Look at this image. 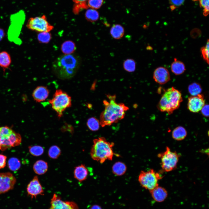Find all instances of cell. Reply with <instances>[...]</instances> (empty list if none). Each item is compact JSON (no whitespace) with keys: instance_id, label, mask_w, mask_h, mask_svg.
Wrapping results in <instances>:
<instances>
[{"instance_id":"cell-18","label":"cell","mask_w":209,"mask_h":209,"mask_svg":"<svg viewBox=\"0 0 209 209\" xmlns=\"http://www.w3.org/2000/svg\"><path fill=\"white\" fill-rule=\"evenodd\" d=\"M171 69L172 72L176 75L183 74L186 70L184 63L176 58H174V61L171 64Z\"/></svg>"},{"instance_id":"cell-21","label":"cell","mask_w":209,"mask_h":209,"mask_svg":"<svg viewBox=\"0 0 209 209\" xmlns=\"http://www.w3.org/2000/svg\"><path fill=\"white\" fill-rule=\"evenodd\" d=\"M187 135V132L185 129L181 126L175 128L172 131V136L175 140L180 141L183 140Z\"/></svg>"},{"instance_id":"cell-9","label":"cell","mask_w":209,"mask_h":209,"mask_svg":"<svg viewBox=\"0 0 209 209\" xmlns=\"http://www.w3.org/2000/svg\"><path fill=\"white\" fill-rule=\"evenodd\" d=\"M26 26L30 30L40 33L49 32L53 28L44 15L41 17L30 18L28 21Z\"/></svg>"},{"instance_id":"cell-39","label":"cell","mask_w":209,"mask_h":209,"mask_svg":"<svg viewBox=\"0 0 209 209\" xmlns=\"http://www.w3.org/2000/svg\"><path fill=\"white\" fill-rule=\"evenodd\" d=\"M202 114L204 116L208 117L209 116V105H205L201 110Z\"/></svg>"},{"instance_id":"cell-30","label":"cell","mask_w":209,"mask_h":209,"mask_svg":"<svg viewBox=\"0 0 209 209\" xmlns=\"http://www.w3.org/2000/svg\"><path fill=\"white\" fill-rule=\"evenodd\" d=\"M8 165L9 168L12 171L17 170L20 168L21 165L19 160L15 157L10 158L8 161Z\"/></svg>"},{"instance_id":"cell-36","label":"cell","mask_w":209,"mask_h":209,"mask_svg":"<svg viewBox=\"0 0 209 209\" xmlns=\"http://www.w3.org/2000/svg\"><path fill=\"white\" fill-rule=\"evenodd\" d=\"M199 1L200 6L203 8V14L205 16H206L209 14V0H193Z\"/></svg>"},{"instance_id":"cell-19","label":"cell","mask_w":209,"mask_h":209,"mask_svg":"<svg viewBox=\"0 0 209 209\" xmlns=\"http://www.w3.org/2000/svg\"><path fill=\"white\" fill-rule=\"evenodd\" d=\"M125 30L123 27L119 24L113 25L111 28L110 33L114 39H118L121 38L124 35Z\"/></svg>"},{"instance_id":"cell-12","label":"cell","mask_w":209,"mask_h":209,"mask_svg":"<svg viewBox=\"0 0 209 209\" xmlns=\"http://www.w3.org/2000/svg\"><path fill=\"white\" fill-rule=\"evenodd\" d=\"M205 105V100L204 96L202 94L191 96L188 98L187 107L191 112H198Z\"/></svg>"},{"instance_id":"cell-8","label":"cell","mask_w":209,"mask_h":209,"mask_svg":"<svg viewBox=\"0 0 209 209\" xmlns=\"http://www.w3.org/2000/svg\"><path fill=\"white\" fill-rule=\"evenodd\" d=\"M180 155L176 152L171 150L168 147L165 150L158 155L161 160V166L162 170L168 172L175 169L176 167Z\"/></svg>"},{"instance_id":"cell-15","label":"cell","mask_w":209,"mask_h":209,"mask_svg":"<svg viewBox=\"0 0 209 209\" xmlns=\"http://www.w3.org/2000/svg\"><path fill=\"white\" fill-rule=\"evenodd\" d=\"M149 191L153 199L157 202L163 201L167 198L168 195L167 192L165 188L158 186Z\"/></svg>"},{"instance_id":"cell-16","label":"cell","mask_w":209,"mask_h":209,"mask_svg":"<svg viewBox=\"0 0 209 209\" xmlns=\"http://www.w3.org/2000/svg\"><path fill=\"white\" fill-rule=\"evenodd\" d=\"M49 94L48 89L43 86L37 87L33 91L32 96L34 99L37 102L45 100L48 97Z\"/></svg>"},{"instance_id":"cell-10","label":"cell","mask_w":209,"mask_h":209,"mask_svg":"<svg viewBox=\"0 0 209 209\" xmlns=\"http://www.w3.org/2000/svg\"><path fill=\"white\" fill-rule=\"evenodd\" d=\"M16 182V178L11 173H0V194L5 193L12 190Z\"/></svg>"},{"instance_id":"cell-23","label":"cell","mask_w":209,"mask_h":209,"mask_svg":"<svg viewBox=\"0 0 209 209\" xmlns=\"http://www.w3.org/2000/svg\"><path fill=\"white\" fill-rule=\"evenodd\" d=\"M11 62L10 56L7 52L3 51L0 52V66L4 69L8 68Z\"/></svg>"},{"instance_id":"cell-37","label":"cell","mask_w":209,"mask_h":209,"mask_svg":"<svg viewBox=\"0 0 209 209\" xmlns=\"http://www.w3.org/2000/svg\"><path fill=\"white\" fill-rule=\"evenodd\" d=\"M185 0H169L170 7L173 10L183 5Z\"/></svg>"},{"instance_id":"cell-6","label":"cell","mask_w":209,"mask_h":209,"mask_svg":"<svg viewBox=\"0 0 209 209\" xmlns=\"http://www.w3.org/2000/svg\"><path fill=\"white\" fill-rule=\"evenodd\" d=\"M49 102L59 118L61 117L64 111L71 105V97L61 89L56 90L52 98L49 100Z\"/></svg>"},{"instance_id":"cell-5","label":"cell","mask_w":209,"mask_h":209,"mask_svg":"<svg viewBox=\"0 0 209 209\" xmlns=\"http://www.w3.org/2000/svg\"><path fill=\"white\" fill-rule=\"evenodd\" d=\"M21 142L20 135L8 126L0 127V150L4 151L19 145Z\"/></svg>"},{"instance_id":"cell-14","label":"cell","mask_w":209,"mask_h":209,"mask_svg":"<svg viewBox=\"0 0 209 209\" xmlns=\"http://www.w3.org/2000/svg\"><path fill=\"white\" fill-rule=\"evenodd\" d=\"M153 78L156 82L160 84H165L170 80L169 71L166 68L162 66L159 67L155 69Z\"/></svg>"},{"instance_id":"cell-4","label":"cell","mask_w":209,"mask_h":209,"mask_svg":"<svg viewBox=\"0 0 209 209\" xmlns=\"http://www.w3.org/2000/svg\"><path fill=\"white\" fill-rule=\"evenodd\" d=\"M182 101L180 92L172 87L164 90L157 107L160 111L170 115L179 107Z\"/></svg>"},{"instance_id":"cell-31","label":"cell","mask_w":209,"mask_h":209,"mask_svg":"<svg viewBox=\"0 0 209 209\" xmlns=\"http://www.w3.org/2000/svg\"><path fill=\"white\" fill-rule=\"evenodd\" d=\"M61 154V151L60 148L56 145L51 146L49 148L48 152L49 157L53 159L57 158Z\"/></svg>"},{"instance_id":"cell-26","label":"cell","mask_w":209,"mask_h":209,"mask_svg":"<svg viewBox=\"0 0 209 209\" xmlns=\"http://www.w3.org/2000/svg\"><path fill=\"white\" fill-rule=\"evenodd\" d=\"M123 67L126 71L132 72L135 71L136 69V62L133 59L129 58L125 60L123 63Z\"/></svg>"},{"instance_id":"cell-7","label":"cell","mask_w":209,"mask_h":209,"mask_svg":"<svg viewBox=\"0 0 209 209\" xmlns=\"http://www.w3.org/2000/svg\"><path fill=\"white\" fill-rule=\"evenodd\" d=\"M162 178L161 174L151 169L147 171H141L138 181L143 187L150 191L158 186V181Z\"/></svg>"},{"instance_id":"cell-13","label":"cell","mask_w":209,"mask_h":209,"mask_svg":"<svg viewBox=\"0 0 209 209\" xmlns=\"http://www.w3.org/2000/svg\"><path fill=\"white\" fill-rule=\"evenodd\" d=\"M28 195L32 198H36L38 195H43L44 190L37 176H34L27 187Z\"/></svg>"},{"instance_id":"cell-32","label":"cell","mask_w":209,"mask_h":209,"mask_svg":"<svg viewBox=\"0 0 209 209\" xmlns=\"http://www.w3.org/2000/svg\"><path fill=\"white\" fill-rule=\"evenodd\" d=\"M28 148L30 154L35 156L41 155L44 153V148L39 145L30 146Z\"/></svg>"},{"instance_id":"cell-27","label":"cell","mask_w":209,"mask_h":209,"mask_svg":"<svg viewBox=\"0 0 209 209\" xmlns=\"http://www.w3.org/2000/svg\"><path fill=\"white\" fill-rule=\"evenodd\" d=\"M85 17L89 21L94 22L98 19L99 14L98 12L95 9L91 8L87 10L85 13Z\"/></svg>"},{"instance_id":"cell-34","label":"cell","mask_w":209,"mask_h":209,"mask_svg":"<svg viewBox=\"0 0 209 209\" xmlns=\"http://www.w3.org/2000/svg\"><path fill=\"white\" fill-rule=\"evenodd\" d=\"M209 40L208 39L205 46L202 47L200 49L203 58L208 64H209Z\"/></svg>"},{"instance_id":"cell-20","label":"cell","mask_w":209,"mask_h":209,"mask_svg":"<svg viewBox=\"0 0 209 209\" xmlns=\"http://www.w3.org/2000/svg\"><path fill=\"white\" fill-rule=\"evenodd\" d=\"M48 168L47 163L42 160L37 161L33 165V170L34 172L38 175L44 174L47 171Z\"/></svg>"},{"instance_id":"cell-25","label":"cell","mask_w":209,"mask_h":209,"mask_svg":"<svg viewBox=\"0 0 209 209\" xmlns=\"http://www.w3.org/2000/svg\"><path fill=\"white\" fill-rule=\"evenodd\" d=\"M188 91L192 96H197L201 92L202 88L200 84L197 82L190 84L188 87Z\"/></svg>"},{"instance_id":"cell-11","label":"cell","mask_w":209,"mask_h":209,"mask_svg":"<svg viewBox=\"0 0 209 209\" xmlns=\"http://www.w3.org/2000/svg\"><path fill=\"white\" fill-rule=\"evenodd\" d=\"M49 209H79L77 205L73 201H62L60 198L54 194L51 199Z\"/></svg>"},{"instance_id":"cell-40","label":"cell","mask_w":209,"mask_h":209,"mask_svg":"<svg viewBox=\"0 0 209 209\" xmlns=\"http://www.w3.org/2000/svg\"><path fill=\"white\" fill-rule=\"evenodd\" d=\"M90 209H102V208L99 206L95 205L92 206Z\"/></svg>"},{"instance_id":"cell-17","label":"cell","mask_w":209,"mask_h":209,"mask_svg":"<svg viewBox=\"0 0 209 209\" xmlns=\"http://www.w3.org/2000/svg\"><path fill=\"white\" fill-rule=\"evenodd\" d=\"M88 174V170L84 165L82 164L75 167L74 177L79 181L82 182L86 180Z\"/></svg>"},{"instance_id":"cell-24","label":"cell","mask_w":209,"mask_h":209,"mask_svg":"<svg viewBox=\"0 0 209 209\" xmlns=\"http://www.w3.org/2000/svg\"><path fill=\"white\" fill-rule=\"evenodd\" d=\"M61 49L63 53L65 54H70L73 53L75 51L76 47L73 42L68 41L63 43Z\"/></svg>"},{"instance_id":"cell-38","label":"cell","mask_w":209,"mask_h":209,"mask_svg":"<svg viewBox=\"0 0 209 209\" xmlns=\"http://www.w3.org/2000/svg\"><path fill=\"white\" fill-rule=\"evenodd\" d=\"M6 156L0 154V169L3 168L6 166Z\"/></svg>"},{"instance_id":"cell-35","label":"cell","mask_w":209,"mask_h":209,"mask_svg":"<svg viewBox=\"0 0 209 209\" xmlns=\"http://www.w3.org/2000/svg\"><path fill=\"white\" fill-rule=\"evenodd\" d=\"M51 37V35L49 32H42L39 34L37 39L39 42L46 43L50 41Z\"/></svg>"},{"instance_id":"cell-29","label":"cell","mask_w":209,"mask_h":209,"mask_svg":"<svg viewBox=\"0 0 209 209\" xmlns=\"http://www.w3.org/2000/svg\"><path fill=\"white\" fill-rule=\"evenodd\" d=\"M87 125L90 130L95 131L99 129L100 124V121L97 119L95 117H92L88 119Z\"/></svg>"},{"instance_id":"cell-22","label":"cell","mask_w":209,"mask_h":209,"mask_svg":"<svg viewBox=\"0 0 209 209\" xmlns=\"http://www.w3.org/2000/svg\"><path fill=\"white\" fill-rule=\"evenodd\" d=\"M127 167L124 163L121 162H117L115 163L112 167L113 173L117 176H120L124 174L126 172Z\"/></svg>"},{"instance_id":"cell-33","label":"cell","mask_w":209,"mask_h":209,"mask_svg":"<svg viewBox=\"0 0 209 209\" xmlns=\"http://www.w3.org/2000/svg\"><path fill=\"white\" fill-rule=\"evenodd\" d=\"M103 2V0H88L86 3L88 8H90L94 9L100 8Z\"/></svg>"},{"instance_id":"cell-1","label":"cell","mask_w":209,"mask_h":209,"mask_svg":"<svg viewBox=\"0 0 209 209\" xmlns=\"http://www.w3.org/2000/svg\"><path fill=\"white\" fill-rule=\"evenodd\" d=\"M81 63V58L77 54H65L59 57L54 61L52 69L59 78L69 79L76 74Z\"/></svg>"},{"instance_id":"cell-3","label":"cell","mask_w":209,"mask_h":209,"mask_svg":"<svg viewBox=\"0 0 209 209\" xmlns=\"http://www.w3.org/2000/svg\"><path fill=\"white\" fill-rule=\"evenodd\" d=\"M93 144L90 151L91 158L94 160L103 163L106 160H112L113 155V142L107 141L103 137L93 140Z\"/></svg>"},{"instance_id":"cell-28","label":"cell","mask_w":209,"mask_h":209,"mask_svg":"<svg viewBox=\"0 0 209 209\" xmlns=\"http://www.w3.org/2000/svg\"><path fill=\"white\" fill-rule=\"evenodd\" d=\"M88 0H72L75 3L73 11L75 14H78L80 11L83 9L88 8L86 3Z\"/></svg>"},{"instance_id":"cell-2","label":"cell","mask_w":209,"mask_h":209,"mask_svg":"<svg viewBox=\"0 0 209 209\" xmlns=\"http://www.w3.org/2000/svg\"><path fill=\"white\" fill-rule=\"evenodd\" d=\"M107 96L109 101L103 100L105 109L100 117V125L102 127L110 125L123 119L125 112L129 109L124 103H117L116 102L115 95L109 94Z\"/></svg>"}]
</instances>
